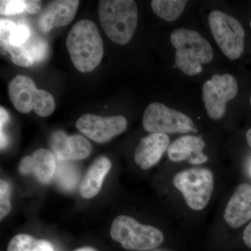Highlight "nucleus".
Wrapping results in <instances>:
<instances>
[{"label":"nucleus","instance_id":"31","mask_svg":"<svg viewBox=\"0 0 251 251\" xmlns=\"http://www.w3.org/2000/svg\"><path fill=\"white\" fill-rule=\"evenodd\" d=\"M9 120V115L7 111L3 107L0 108V128L1 130Z\"/></svg>","mask_w":251,"mask_h":251},{"label":"nucleus","instance_id":"12","mask_svg":"<svg viewBox=\"0 0 251 251\" xmlns=\"http://www.w3.org/2000/svg\"><path fill=\"white\" fill-rule=\"evenodd\" d=\"M170 144L168 135L151 133L142 138L135 149V163L140 168L148 170L161 160Z\"/></svg>","mask_w":251,"mask_h":251},{"label":"nucleus","instance_id":"9","mask_svg":"<svg viewBox=\"0 0 251 251\" xmlns=\"http://www.w3.org/2000/svg\"><path fill=\"white\" fill-rule=\"evenodd\" d=\"M76 127L87 138L103 143L123 133L126 129L127 121L120 115L103 117L85 114L78 119Z\"/></svg>","mask_w":251,"mask_h":251},{"label":"nucleus","instance_id":"14","mask_svg":"<svg viewBox=\"0 0 251 251\" xmlns=\"http://www.w3.org/2000/svg\"><path fill=\"white\" fill-rule=\"evenodd\" d=\"M37 91L34 81L27 75H16L8 86L10 100L21 113H29L33 110Z\"/></svg>","mask_w":251,"mask_h":251},{"label":"nucleus","instance_id":"16","mask_svg":"<svg viewBox=\"0 0 251 251\" xmlns=\"http://www.w3.org/2000/svg\"><path fill=\"white\" fill-rule=\"evenodd\" d=\"M32 173L42 184H48L52 179L56 170L54 154L49 150L39 149L31 156Z\"/></svg>","mask_w":251,"mask_h":251},{"label":"nucleus","instance_id":"11","mask_svg":"<svg viewBox=\"0 0 251 251\" xmlns=\"http://www.w3.org/2000/svg\"><path fill=\"white\" fill-rule=\"evenodd\" d=\"M224 216L226 223L234 228L251 220V185L237 186L226 205Z\"/></svg>","mask_w":251,"mask_h":251},{"label":"nucleus","instance_id":"1","mask_svg":"<svg viewBox=\"0 0 251 251\" xmlns=\"http://www.w3.org/2000/svg\"><path fill=\"white\" fill-rule=\"evenodd\" d=\"M66 44L73 64L79 72H92L101 62L103 40L97 25L90 20L75 23L68 34Z\"/></svg>","mask_w":251,"mask_h":251},{"label":"nucleus","instance_id":"23","mask_svg":"<svg viewBox=\"0 0 251 251\" xmlns=\"http://www.w3.org/2000/svg\"><path fill=\"white\" fill-rule=\"evenodd\" d=\"M25 11V4L22 0H6L0 1V13L4 16L21 14Z\"/></svg>","mask_w":251,"mask_h":251},{"label":"nucleus","instance_id":"19","mask_svg":"<svg viewBox=\"0 0 251 251\" xmlns=\"http://www.w3.org/2000/svg\"><path fill=\"white\" fill-rule=\"evenodd\" d=\"M92 147L90 142L80 135H72L69 136L66 149L65 161L82 160L90 156Z\"/></svg>","mask_w":251,"mask_h":251},{"label":"nucleus","instance_id":"10","mask_svg":"<svg viewBox=\"0 0 251 251\" xmlns=\"http://www.w3.org/2000/svg\"><path fill=\"white\" fill-rule=\"evenodd\" d=\"M79 4L77 0H57L50 3L39 17L41 30L48 33L52 28L69 25L75 18Z\"/></svg>","mask_w":251,"mask_h":251},{"label":"nucleus","instance_id":"2","mask_svg":"<svg viewBox=\"0 0 251 251\" xmlns=\"http://www.w3.org/2000/svg\"><path fill=\"white\" fill-rule=\"evenodd\" d=\"M99 18L109 39L119 45L128 44L138 25V6L133 0H100Z\"/></svg>","mask_w":251,"mask_h":251},{"label":"nucleus","instance_id":"20","mask_svg":"<svg viewBox=\"0 0 251 251\" xmlns=\"http://www.w3.org/2000/svg\"><path fill=\"white\" fill-rule=\"evenodd\" d=\"M55 109V101L53 97L45 90H38L34 100L33 110L41 117H49Z\"/></svg>","mask_w":251,"mask_h":251},{"label":"nucleus","instance_id":"15","mask_svg":"<svg viewBox=\"0 0 251 251\" xmlns=\"http://www.w3.org/2000/svg\"><path fill=\"white\" fill-rule=\"evenodd\" d=\"M111 162L106 157H99L96 159L81 181V196L85 198L97 196L100 192L103 180L111 169Z\"/></svg>","mask_w":251,"mask_h":251},{"label":"nucleus","instance_id":"6","mask_svg":"<svg viewBox=\"0 0 251 251\" xmlns=\"http://www.w3.org/2000/svg\"><path fill=\"white\" fill-rule=\"evenodd\" d=\"M209 24L214 40L223 53L229 59H237L244 51L245 31L235 18L221 11H212Z\"/></svg>","mask_w":251,"mask_h":251},{"label":"nucleus","instance_id":"5","mask_svg":"<svg viewBox=\"0 0 251 251\" xmlns=\"http://www.w3.org/2000/svg\"><path fill=\"white\" fill-rule=\"evenodd\" d=\"M173 184L191 209L201 211L210 200L214 190V176L206 168H191L175 175Z\"/></svg>","mask_w":251,"mask_h":251},{"label":"nucleus","instance_id":"18","mask_svg":"<svg viewBox=\"0 0 251 251\" xmlns=\"http://www.w3.org/2000/svg\"><path fill=\"white\" fill-rule=\"evenodd\" d=\"M7 251H54V249L47 241L39 240L28 234H21L10 241Z\"/></svg>","mask_w":251,"mask_h":251},{"label":"nucleus","instance_id":"22","mask_svg":"<svg viewBox=\"0 0 251 251\" xmlns=\"http://www.w3.org/2000/svg\"><path fill=\"white\" fill-rule=\"evenodd\" d=\"M69 136L62 131H57L51 137V148L59 161H65L66 149Z\"/></svg>","mask_w":251,"mask_h":251},{"label":"nucleus","instance_id":"33","mask_svg":"<svg viewBox=\"0 0 251 251\" xmlns=\"http://www.w3.org/2000/svg\"><path fill=\"white\" fill-rule=\"evenodd\" d=\"M246 138H247L248 145L251 148V128L248 130L247 135H246Z\"/></svg>","mask_w":251,"mask_h":251},{"label":"nucleus","instance_id":"32","mask_svg":"<svg viewBox=\"0 0 251 251\" xmlns=\"http://www.w3.org/2000/svg\"><path fill=\"white\" fill-rule=\"evenodd\" d=\"M8 138L4 134V132L1 131V148H4L7 145Z\"/></svg>","mask_w":251,"mask_h":251},{"label":"nucleus","instance_id":"21","mask_svg":"<svg viewBox=\"0 0 251 251\" xmlns=\"http://www.w3.org/2000/svg\"><path fill=\"white\" fill-rule=\"evenodd\" d=\"M7 52L11 60L16 65L22 67H29L34 64V60L29 51L23 46H16L9 44Z\"/></svg>","mask_w":251,"mask_h":251},{"label":"nucleus","instance_id":"28","mask_svg":"<svg viewBox=\"0 0 251 251\" xmlns=\"http://www.w3.org/2000/svg\"><path fill=\"white\" fill-rule=\"evenodd\" d=\"M25 11L29 14H36V13L41 11V1L26 0V1H25Z\"/></svg>","mask_w":251,"mask_h":251},{"label":"nucleus","instance_id":"29","mask_svg":"<svg viewBox=\"0 0 251 251\" xmlns=\"http://www.w3.org/2000/svg\"><path fill=\"white\" fill-rule=\"evenodd\" d=\"M19 171L22 174L27 175L32 173L31 156H26L21 160L19 165Z\"/></svg>","mask_w":251,"mask_h":251},{"label":"nucleus","instance_id":"36","mask_svg":"<svg viewBox=\"0 0 251 251\" xmlns=\"http://www.w3.org/2000/svg\"></svg>","mask_w":251,"mask_h":251},{"label":"nucleus","instance_id":"24","mask_svg":"<svg viewBox=\"0 0 251 251\" xmlns=\"http://www.w3.org/2000/svg\"><path fill=\"white\" fill-rule=\"evenodd\" d=\"M34 59V62H41L47 57L49 53V44L43 39H36L27 49Z\"/></svg>","mask_w":251,"mask_h":251},{"label":"nucleus","instance_id":"27","mask_svg":"<svg viewBox=\"0 0 251 251\" xmlns=\"http://www.w3.org/2000/svg\"><path fill=\"white\" fill-rule=\"evenodd\" d=\"M10 188L6 181H0V218L4 219L11 211V203L9 201Z\"/></svg>","mask_w":251,"mask_h":251},{"label":"nucleus","instance_id":"4","mask_svg":"<svg viewBox=\"0 0 251 251\" xmlns=\"http://www.w3.org/2000/svg\"><path fill=\"white\" fill-rule=\"evenodd\" d=\"M110 236L126 250L147 251L159 247L164 237L153 226L140 224L128 216H119L114 220Z\"/></svg>","mask_w":251,"mask_h":251},{"label":"nucleus","instance_id":"3","mask_svg":"<svg viewBox=\"0 0 251 251\" xmlns=\"http://www.w3.org/2000/svg\"><path fill=\"white\" fill-rule=\"evenodd\" d=\"M171 44L176 49L175 63L181 72L196 75L202 72V64L211 62L214 52L209 41L198 31L179 28L171 35Z\"/></svg>","mask_w":251,"mask_h":251},{"label":"nucleus","instance_id":"13","mask_svg":"<svg viewBox=\"0 0 251 251\" xmlns=\"http://www.w3.org/2000/svg\"><path fill=\"white\" fill-rule=\"evenodd\" d=\"M205 143L202 138L195 135H185L175 140L168 148V157L173 162L187 161L191 164L200 165L207 161L203 153Z\"/></svg>","mask_w":251,"mask_h":251},{"label":"nucleus","instance_id":"17","mask_svg":"<svg viewBox=\"0 0 251 251\" xmlns=\"http://www.w3.org/2000/svg\"><path fill=\"white\" fill-rule=\"evenodd\" d=\"M187 1L182 0H153L151 6L157 16L173 22L181 16L186 7Z\"/></svg>","mask_w":251,"mask_h":251},{"label":"nucleus","instance_id":"34","mask_svg":"<svg viewBox=\"0 0 251 251\" xmlns=\"http://www.w3.org/2000/svg\"><path fill=\"white\" fill-rule=\"evenodd\" d=\"M96 251L94 249H92V248H82V249H77V251Z\"/></svg>","mask_w":251,"mask_h":251},{"label":"nucleus","instance_id":"26","mask_svg":"<svg viewBox=\"0 0 251 251\" xmlns=\"http://www.w3.org/2000/svg\"><path fill=\"white\" fill-rule=\"evenodd\" d=\"M30 34V30L27 25L24 24L16 25L10 36V44L16 46H23L28 40Z\"/></svg>","mask_w":251,"mask_h":251},{"label":"nucleus","instance_id":"35","mask_svg":"<svg viewBox=\"0 0 251 251\" xmlns=\"http://www.w3.org/2000/svg\"><path fill=\"white\" fill-rule=\"evenodd\" d=\"M250 103H251V99H250Z\"/></svg>","mask_w":251,"mask_h":251},{"label":"nucleus","instance_id":"8","mask_svg":"<svg viewBox=\"0 0 251 251\" xmlns=\"http://www.w3.org/2000/svg\"><path fill=\"white\" fill-rule=\"evenodd\" d=\"M237 80L230 74L213 75L202 87V98L208 115L214 120L225 115L226 103L237 95Z\"/></svg>","mask_w":251,"mask_h":251},{"label":"nucleus","instance_id":"25","mask_svg":"<svg viewBox=\"0 0 251 251\" xmlns=\"http://www.w3.org/2000/svg\"><path fill=\"white\" fill-rule=\"evenodd\" d=\"M16 26V25L12 21L2 19L0 21V44L2 53L7 52L10 36Z\"/></svg>","mask_w":251,"mask_h":251},{"label":"nucleus","instance_id":"30","mask_svg":"<svg viewBox=\"0 0 251 251\" xmlns=\"http://www.w3.org/2000/svg\"><path fill=\"white\" fill-rule=\"evenodd\" d=\"M243 239L246 245L251 249V222L248 225L243 234Z\"/></svg>","mask_w":251,"mask_h":251},{"label":"nucleus","instance_id":"7","mask_svg":"<svg viewBox=\"0 0 251 251\" xmlns=\"http://www.w3.org/2000/svg\"><path fill=\"white\" fill-rule=\"evenodd\" d=\"M143 126L144 129L150 133L167 135L197 131L188 115L156 102L150 104L145 109Z\"/></svg>","mask_w":251,"mask_h":251}]
</instances>
